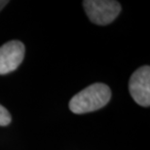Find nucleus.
Listing matches in <instances>:
<instances>
[{
  "mask_svg": "<svg viewBox=\"0 0 150 150\" xmlns=\"http://www.w3.org/2000/svg\"><path fill=\"white\" fill-rule=\"evenodd\" d=\"M8 3H9V1H6V0H0V11H1Z\"/></svg>",
  "mask_w": 150,
  "mask_h": 150,
  "instance_id": "nucleus-6",
  "label": "nucleus"
},
{
  "mask_svg": "<svg viewBox=\"0 0 150 150\" xmlns=\"http://www.w3.org/2000/svg\"><path fill=\"white\" fill-rule=\"evenodd\" d=\"M110 98L111 91L109 87L103 83H95L71 98L69 109L75 114L93 112L105 106Z\"/></svg>",
  "mask_w": 150,
  "mask_h": 150,
  "instance_id": "nucleus-1",
  "label": "nucleus"
},
{
  "mask_svg": "<svg viewBox=\"0 0 150 150\" xmlns=\"http://www.w3.org/2000/svg\"><path fill=\"white\" fill-rule=\"evenodd\" d=\"M129 92L134 100L143 107L150 104V67L143 65L132 74L129 81Z\"/></svg>",
  "mask_w": 150,
  "mask_h": 150,
  "instance_id": "nucleus-3",
  "label": "nucleus"
},
{
  "mask_svg": "<svg viewBox=\"0 0 150 150\" xmlns=\"http://www.w3.org/2000/svg\"><path fill=\"white\" fill-rule=\"evenodd\" d=\"M12 117L10 112L0 104V126H7L11 123Z\"/></svg>",
  "mask_w": 150,
  "mask_h": 150,
  "instance_id": "nucleus-5",
  "label": "nucleus"
},
{
  "mask_svg": "<svg viewBox=\"0 0 150 150\" xmlns=\"http://www.w3.org/2000/svg\"><path fill=\"white\" fill-rule=\"evenodd\" d=\"M25 48L19 40H12L0 47V75L16 70L25 58Z\"/></svg>",
  "mask_w": 150,
  "mask_h": 150,
  "instance_id": "nucleus-4",
  "label": "nucleus"
},
{
  "mask_svg": "<svg viewBox=\"0 0 150 150\" xmlns=\"http://www.w3.org/2000/svg\"><path fill=\"white\" fill-rule=\"evenodd\" d=\"M83 7L90 21L96 25L111 23L121 12V5L113 0H85Z\"/></svg>",
  "mask_w": 150,
  "mask_h": 150,
  "instance_id": "nucleus-2",
  "label": "nucleus"
}]
</instances>
